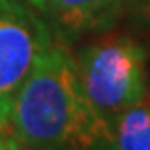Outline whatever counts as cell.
Here are the masks:
<instances>
[{
	"instance_id": "cell-1",
	"label": "cell",
	"mask_w": 150,
	"mask_h": 150,
	"mask_svg": "<svg viewBox=\"0 0 150 150\" xmlns=\"http://www.w3.org/2000/svg\"><path fill=\"white\" fill-rule=\"evenodd\" d=\"M10 133L45 150H113L115 131L84 92L78 64L51 43L33 64L12 105Z\"/></svg>"
},
{
	"instance_id": "cell-2",
	"label": "cell",
	"mask_w": 150,
	"mask_h": 150,
	"mask_svg": "<svg viewBox=\"0 0 150 150\" xmlns=\"http://www.w3.org/2000/svg\"><path fill=\"white\" fill-rule=\"evenodd\" d=\"M76 64L88 100L111 127L144 98V51L133 39L111 35L96 41L80 51Z\"/></svg>"
},
{
	"instance_id": "cell-3",
	"label": "cell",
	"mask_w": 150,
	"mask_h": 150,
	"mask_svg": "<svg viewBox=\"0 0 150 150\" xmlns=\"http://www.w3.org/2000/svg\"><path fill=\"white\" fill-rule=\"evenodd\" d=\"M53 43L49 29L22 0H0V129L6 131L18 92Z\"/></svg>"
},
{
	"instance_id": "cell-4",
	"label": "cell",
	"mask_w": 150,
	"mask_h": 150,
	"mask_svg": "<svg viewBox=\"0 0 150 150\" xmlns=\"http://www.w3.org/2000/svg\"><path fill=\"white\" fill-rule=\"evenodd\" d=\"M39 8L51 12L70 33L107 28L123 8V0H39Z\"/></svg>"
},
{
	"instance_id": "cell-5",
	"label": "cell",
	"mask_w": 150,
	"mask_h": 150,
	"mask_svg": "<svg viewBox=\"0 0 150 150\" xmlns=\"http://www.w3.org/2000/svg\"><path fill=\"white\" fill-rule=\"evenodd\" d=\"M113 150H150V98L129 107L117 119Z\"/></svg>"
},
{
	"instance_id": "cell-6",
	"label": "cell",
	"mask_w": 150,
	"mask_h": 150,
	"mask_svg": "<svg viewBox=\"0 0 150 150\" xmlns=\"http://www.w3.org/2000/svg\"><path fill=\"white\" fill-rule=\"evenodd\" d=\"M4 140H6V150H45V148H37V146L23 144V142H20L12 133L4 134Z\"/></svg>"
},
{
	"instance_id": "cell-7",
	"label": "cell",
	"mask_w": 150,
	"mask_h": 150,
	"mask_svg": "<svg viewBox=\"0 0 150 150\" xmlns=\"http://www.w3.org/2000/svg\"><path fill=\"white\" fill-rule=\"evenodd\" d=\"M0 150H6V140L4 139L0 140Z\"/></svg>"
}]
</instances>
